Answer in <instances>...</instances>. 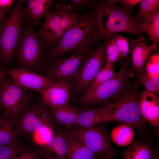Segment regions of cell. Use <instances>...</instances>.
Wrapping results in <instances>:
<instances>
[{
    "instance_id": "cell-24",
    "label": "cell",
    "mask_w": 159,
    "mask_h": 159,
    "mask_svg": "<svg viewBox=\"0 0 159 159\" xmlns=\"http://www.w3.org/2000/svg\"><path fill=\"white\" fill-rule=\"evenodd\" d=\"M142 32L148 35L152 44L158 45L159 43V9L149 16L145 20L139 24Z\"/></svg>"
},
{
    "instance_id": "cell-12",
    "label": "cell",
    "mask_w": 159,
    "mask_h": 159,
    "mask_svg": "<svg viewBox=\"0 0 159 159\" xmlns=\"http://www.w3.org/2000/svg\"><path fill=\"white\" fill-rule=\"evenodd\" d=\"M90 52L86 57L79 70L75 81L76 89L86 90L91 81L106 63V40Z\"/></svg>"
},
{
    "instance_id": "cell-19",
    "label": "cell",
    "mask_w": 159,
    "mask_h": 159,
    "mask_svg": "<svg viewBox=\"0 0 159 159\" xmlns=\"http://www.w3.org/2000/svg\"><path fill=\"white\" fill-rule=\"evenodd\" d=\"M57 0H26L24 7L26 19L32 26H38L41 24L40 20L51 11V8Z\"/></svg>"
},
{
    "instance_id": "cell-20",
    "label": "cell",
    "mask_w": 159,
    "mask_h": 159,
    "mask_svg": "<svg viewBox=\"0 0 159 159\" xmlns=\"http://www.w3.org/2000/svg\"><path fill=\"white\" fill-rule=\"evenodd\" d=\"M66 150L64 136L55 133L51 139L37 150L44 159H66Z\"/></svg>"
},
{
    "instance_id": "cell-8",
    "label": "cell",
    "mask_w": 159,
    "mask_h": 159,
    "mask_svg": "<svg viewBox=\"0 0 159 159\" xmlns=\"http://www.w3.org/2000/svg\"><path fill=\"white\" fill-rule=\"evenodd\" d=\"M130 64L126 61H121V67L114 77L76 101L87 105H103L115 101L132 82L129 77Z\"/></svg>"
},
{
    "instance_id": "cell-34",
    "label": "cell",
    "mask_w": 159,
    "mask_h": 159,
    "mask_svg": "<svg viewBox=\"0 0 159 159\" xmlns=\"http://www.w3.org/2000/svg\"><path fill=\"white\" fill-rule=\"evenodd\" d=\"M71 10L74 13L81 11L87 7L88 0H71Z\"/></svg>"
},
{
    "instance_id": "cell-11",
    "label": "cell",
    "mask_w": 159,
    "mask_h": 159,
    "mask_svg": "<svg viewBox=\"0 0 159 159\" xmlns=\"http://www.w3.org/2000/svg\"><path fill=\"white\" fill-rule=\"evenodd\" d=\"M69 133L77 140L99 156L107 153L116 154L105 128L97 125L88 128L70 129Z\"/></svg>"
},
{
    "instance_id": "cell-7",
    "label": "cell",
    "mask_w": 159,
    "mask_h": 159,
    "mask_svg": "<svg viewBox=\"0 0 159 159\" xmlns=\"http://www.w3.org/2000/svg\"><path fill=\"white\" fill-rule=\"evenodd\" d=\"M33 27L26 19L14 55L20 68L35 72L44 64L47 47L42 39L36 35Z\"/></svg>"
},
{
    "instance_id": "cell-37",
    "label": "cell",
    "mask_w": 159,
    "mask_h": 159,
    "mask_svg": "<svg viewBox=\"0 0 159 159\" xmlns=\"http://www.w3.org/2000/svg\"><path fill=\"white\" fill-rule=\"evenodd\" d=\"M9 8H0V24L6 15L9 14L10 11Z\"/></svg>"
},
{
    "instance_id": "cell-13",
    "label": "cell",
    "mask_w": 159,
    "mask_h": 159,
    "mask_svg": "<svg viewBox=\"0 0 159 159\" xmlns=\"http://www.w3.org/2000/svg\"><path fill=\"white\" fill-rule=\"evenodd\" d=\"M7 73L18 85L27 90L37 92L54 81L48 76L24 68H9Z\"/></svg>"
},
{
    "instance_id": "cell-2",
    "label": "cell",
    "mask_w": 159,
    "mask_h": 159,
    "mask_svg": "<svg viewBox=\"0 0 159 159\" xmlns=\"http://www.w3.org/2000/svg\"><path fill=\"white\" fill-rule=\"evenodd\" d=\"M94 15L88 11L64 34L54 46L47 49V63L55 61L68 53L85 47L93 49L101 43Z\"/></svg>"
},
{
    "instance_id": "cell-28",
    "label": "cell",
    "mask_w": 159,
    "mask_h": 159,
    "mask_svg": "<svg viewBox=\"0 0 159 159\" xmlns=\"http://www.w3.org/2000/svg\"><path fill=\"white\" fill-rule=\"evenodd\" d=\"M135 76L138 84L144 86L146 90L156 95L159 93V76L151 77L144 71L137 73Z\"/></svg>"
},
{
    "instance_id": "cell-22",
    "label": "cell",
    "mask_w": 159,
    "mask_h": 159,
    "mask_svg": "<svg viewBox=\"0 0 159 159\" xmlns=\"http://www.w3.org/2000/svg\"><path fill=\"white\" fill-rule=\"evenodd\" d=\"M51 110L52 116L56 121L69 127L75 125L80 113L69 103Z\"/></svg>"
},
{
    "instance_id": "cell-14",
    "label": "cell",
    "mask_w": 159,
    "mask_h": 159,
    "mask_svg": "<svg viewBox=\"0 0 159 159\" xmlns=\"http://www.w3.org/2000/svg\"><path fill=\"white\" fill-rule=\"evenodd\" d=\"M37 92L43 105L51 109L68 103L71 95L68 85L54 81Z\"/></svg>"
},
{
    "instance_id": "cell-16",
    "label": "cell",
    "mask_w": 159,
    "mask_h": 159,
    "mask_svg": "<svg viewBox=\"0 0 159 159\" xmlns=\"http://www.w3.org/2000/svg\"><path fill=\"white\" fill-rule=\"evenodd\" d=\"M113 107L114 103L112 102L80 112L75 125L79 128H88L113 121Z\"/></svg>"
},
{
    "instance_id": "cell-33",
    "label": "cell",
    "mask_w": 159,
    "mask_h": 159,
    "mask_svg": "<svg viewBox=\"0 0 159 159\" xmlns=\"http://www.w3.org/2000/svg\"><path fill=\"white\" fill-rule=\"evenodd\" d=\"M42 157L38 150L31 147H25L19 154L11 159H38Z\"/></svg>"
},
{
    "instance_id": "cell-6",
    "label": "cell",
    "mask_w": 159,
    "mask_h": 159,
    "mask_svg": "<svg viewBox=\"0 0 159 159\" xmlns=\"http://www.w3.org/2000/svg\"><path fill=\"white\" fill-rule=\"evenodd\" d=\"M24 0H17L13 10L0 24V64L9 65L26 20Z\"/></svg>"
},
{
    "instance_id": "cell-15",
    "label": "cell",
    "mask_w": 159,
    "mask_h": 159,
    "mask_svg": "<svg viewBox=\"0 0 159 159\" xmlns=\"http://www.w3.org/2000/svg\"><path fill=\"white\" fill-rule=\"evenodd\" d=\"M132 52V67L129 77H134L138 73L143 72L145 62L151 52L158 45L152 44L148 46L145 37H138L135 39H127Z\"/></svg>"
},
{
    "instance_id": "cell-31",
    "label": "cell",
    "mask_w": 159,
    "mask_h": 159,
    "mask_svg": "<svg viewBox=\"0 0 159 159\" xmlns=\"http://www.w3.org/2000/svg\"><path fill=\"white\" fill-rule=\"evenodd\" d=\"M25 147L18 142L0 145V159H11L19 154Z\"/></svg>"
},
{
    "instance_id": "cell-39",
    "label": "cell",
    "mask_w": 159,
    "mask_h": 159,
    "mask_svg": "<svg viewBox=\"0 0 159 159\" xmlns=\"http://www.w3.org/2000/svg\"><path fill=\"white\" fill-rule=\"evenodd\" d=\"M8 73L5 71L0 65V83L3 79L7 75Z\"/></svg>"
},
{
    "instance_id": "cell-9",
    "label": "cell",
    "mask_w": 159,
    "mask_h": 159,
    "mask_svg": "<svg viewBox=\"0 0 159 159\" xmlns=\"http://www.w3.org/2000/svg\"><path fill=\"white\" fill-rule=\"evenodd\" d=\"M30 91L24 89L7 75L0 83V110L14 123L19 115L31 104Z\"/></svg>"
},
{
    "instance_id": "cell-17",
    "label": "cell",
    "mask_w": 159,
    "mask_h": 159,
    "mask_svg": "<svg viewBox=\"0 0 159 159\" xmlns=\"http://www.w3.org/2000/svg\"><path fill=\"white\" fill-rule=\"evenodd\" d=\"M122 159H158V153L151 139L141 135L122 153Z\"/></svg>"
},
{
    "instance_id": "cell-23",
    "label": "cell",
    "mask_w": 159,
    "mask_h": 159,
    "mask_svg": "<svg viewBox=\"0 0 159 159\" xmlns=\"http://www.w3.org/2000/svg\"><path fill=\"white\" fill-rule=\"evenodd\" d=\"M19 136L12 120L3 114L0 115V145L18 142Z\"/></svg>"
},
{
    "instance_id": "cell-41",
    "label": "cell",
    "mask_w": 159,
    "mask_h": 159,
    "mask_svg": "<svg viewBox=\"0 0 159 159\" xmlns=\"http://www.w3.org/2000/svg\"><path fill=\"white\" fill-rule=\"evenodd\" d=\"M98 157H99V156H98ZM98 158H97V159H98Z\"/></svg>"
},
{
    "instance_id": "cell-25",
    "label": "cell",
    "mask_w": 159,
    "mask_h": 159,
    "mask_svg": "<svg viewBox=\"0 0 159 159\" xmlns=\"http://www.w3.org/2000/svg\"><path fill=\"white\" fill-rule=\"evenodd\" d=\"M134 135L135 133L132 127L125 124L113 128L110 133L112 140L116 145L123 147L131 144Z\"/></svg>"
},
{
    "instance_id": "cell-27",
    "label": "cell",
    "mask_w": 159,
    "mask_h": 159,
    "mask_svg": "<svg viewBox=\"0 0 159 159\" xmlns=\"http://www.w3.org/2000/svg\"><path fill=\"white\" fill-rule=\"evenodd\" d=\"M115 68L105 64L88 85L85 94L91 92L101 85L114 77L116 73L115 72Z\"/></svg>"
},
{
    "instance_id": "cell-21",
    "label": "cell",
    "mask_w": 159,
    "mask_h": 159,
    "mask_svg": "<svg viewBox=\"0 0 159 159\" xmlns=\"http://www.w3.org/2000/svg\"><path fill=\"white\" fill-rule=\"evenodd\" d=\"M67 159H97L99 156L75 138L70 133L64 135Z\"/></svg>"
},
{
    "instance_id": "cell-30",
    "label": "cell",
    "mask_w": 159,
    "mask_h": 159,
    "mask_svg": "<svg viewBox=\"0 0 159 159\" xmlns=\"http://www.w3.org/2000/svg\"><path fill=\"white\" fill-rule=\"evenodd\" d=\"M144 71L151 77L159 76V53L158 47L153 51L145 64Z\"/></svg>"
},
{
    "instance_id": "cell-35",
    "label": "cell",
    "mask_w": 159,
    "mask_h": 159,
    "mask_svg": "<svg viewBox=\"0 0 159 159\" xmlns=\"http://www.w3.org/2000/svg\"><path fill=\"white\" fill-rule=\"evenodd\" d=\"M141 1V0H117V3L120 2L123 7L131 9H132L135 5Z\"/></svg>"
},
{
    "instance_id": "cell-18",
    "label": "cell",
    "mask_w": 159,
    "mask_h": 159,
    "mask_svg": "<svg viewBox=\"0 0 159 159\" xmlns=\"http://www.w3.org/2000/svg\"><path fill=\"white\" fill-rule=\"evenodd\" d=\"M140 105L144 120L157 128L159 126V97L152 92L144 90L140 93Z\"/></svg>"
},
{
    "instance_id": "cell-26",
    "label": "cell",
    "mask_w": 159,
    "mask_h": 159,
    "mask_svg": "<svg viewBox=\"0 0 159 159\" xmlns=\"http://www.w3.org/2000/svg\"><path fill=\"white\" fill-rule=\"evenodd\" d=\"M139 8L134 19L139 24L144 21L150 15L159 9V0H142L140 3Z\"/></svg>"
},
{
    "instance_id": "cell-4",
    "label": "cell",
    "mask_w": 159,
    "mask_h": 159,
    "mask_svg": "<svg viewBox=\"0 0 159 159\" xmlns=\"http://www.w3.org/2000/svg\"><path fill=\"white\" fill-rule=\"evenodd\" d=\"M56 10L51 12L41 23L36 35L46 44L47 48L55 46L65 32L82 18L85 14H79L71 10V4H57Z\"/></svg>"
},
{
    "instance_id": "cell-38",
    "label": "cell",
    "mask_w": 159,
    "mask_h": 159,
    "mask_svg": "<svg viewBox=\"0 0 159 159\" xmlns=\"http://www.w3.org/2000/svg\"><path fill=\"white\" fill-rule=\"evenodd\" d=\"M116 155L112 153H107L99 156L98 159H114Z\"/></svg>"
},
{
    "instance_id": "cell-5",
    "label": "cell",
    "mask_w": 159,
    "mask_h": 159,
    "mask_svg": "<svg viewBox=\"0 0 159 159\" xmlns=\"http://www.w3.org/2000/svg\"><path fill=\"white\" fill-rule=\"evenodd\" d=\"M139 85L136 80L132 81L113 102V121L128 125L145 135L148 126L141 112Z\"/></svg>"
},
{
    "instance_id": "cell-36",
    "label": "cell",
    "mask_w": 159,
    "mask_h": 159,
    "mask_svg": "<svg viewBox=\"0 0 159 159\" xmlns=\"http://www.w3.org/2000/svg\"><path fill=\"white\" fill-rule=\"evenodd\" d=\"M15 2L14 0H0V8H10Z\"/></svg>"
},
{
    "instance_id": "cell-3",
    "label": "cell",
    "mask_w": 159,
    "mask_h": 159,
    "mask_svg": "<svg viewBox=\"0 0 159 159\" xmlns=\"http://www.w3.org/2000/svg\"><path fill=\"white\" fill-rule=\"evenodd\" d=\"M14 127L19 136L30 139L39 148L55 133L50 114L43 105L37 103L32 104L19 115Z\"/></svg>"
},
{
    "instance_id": "cell-1",
    "label": "cell",
    "mask_w": 159,
    "mask_h": 159,
    "mask_svg": "<svg viewBox=\"0 0 159 159\" xmlns=\"http://www.w3.org/2000/svg\"><path fill=\"white\" fill-rule=\"evenodd\" d=\"M87 8L88 11L95 18L101 42L110 35L120 32L145 37L139 24L134 19L132 9L116 6L109 0H92L89 1Z\"/></svg>"
},
{
    "instance_id": "cell-29",
    "label": "cell",
    "mask_w": 159,
    "mask_h": 159,
    "mask_svg": "<svg viewBox=\"0 0 159 159\" xmlns=\"http://www.w3.org/2000/svg\"><path fill=\"white\" fill-rule=\"evenodd\" d=\"M105 40H106V65L113 67L118 60L119 52L118 48L113 34L110 35Z\"/></svg>"
},
{
    "instance_id": "cell-10",
    "label": "cell",
    "mask_w": 159,
    "mask_h": 159,
    "mask_svg": "<svg viewBox=\"0 0 159 159\" xmlns=\"http://www.w3.org/2000/svg\"><path fill=\"white\" fill-rule=\"evenodd\" d=\"M94 49L85 47L70 56L47 63L48 76L54 81L68 83L75 81L80 68L87 56Z\"/></svg>"
},
{
    "instance_id": "cell-40",
    "label": "cell",
    "mask_w": 159,
    "mask_h": 159,
    "mask_svg": "<svg viewBox=\"0 0 159 159\" xmlns=\"http://www.w3.org/2000/svg\"><path fill=\"white\" fill-rule=\"evenodd\" d=\"M41 158H42V157H41ZM41 158H39V159H41Z\"/></svg>"
},
{
    "instance_id": "cell-32",
    "label": "cell",
    "mask_w": 159,
    "mask_h": 159,
    "mask_svg": "<svg viewBox=\"0 0 159 159\" xmlns=\"http://www.w3.org/2000/svg\"><path fill=\"white\" fill-rule=\"evenodd\" d=\"M118 48L119 57L118 61L125 60L129 52L130 46L127 39L119 33L113 34Z\"/></svg>"
}]
</instances>
